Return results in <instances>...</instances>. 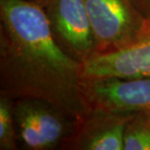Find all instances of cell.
I'll use <instances>...</instances> for the list:
<instances>
[{"mask_svg": "<svg viewBox=\"0 0 150 150\" xmlns=\"http://www.w3.org/2000/svg\"><path fill=\"white\" fill-rule=\"evenodd\" d=\"M150 76V18L139 41L120 52L94 57L83 64L84 79Z\"/></svg>", "mask_w": 150, "mask_h": 150, "instance_id": "52a82bcc", "label": "cell"}, {"mask_svg": "<svg viewBox=\"0 0 150 150\" xmlns=\"http://www.w3.org/2000/svg\"><path fill=\"white\" fill-rule=\"evenodd\" d=\"M18 142L28 150L59 149L73 129L74 118L40 98L15 100Z\"/></svg>", "mask_w": 150, "mask_h": 150, "instance_id": "3957f363", "label": "cell"}, {"mask_svg": "<svg viewBox=\"0 0 150 150\" xmlns=\"http://www.w3.org/2000/svg\"><path fill=\"white\" fill-rule=\"evenodd\" d=\"M134 114L89 109L74 119L62 150H124L126 126Z\"/></svg>", "mask_w": 150, "mask_h": 150, "instance_id": "8992f818", "label": "cell"}, {"mask_svg": "<svg viewBox=\"0 0 150 150\" xmlns=\"http://www.w3.org/2000/svg\"><path fill=\"white\" fill-rule=\"evenodd\" d=\"M132 1L143 15L150 18V0H132Z\"/></svg>", "mask_w": 150, "mask_h": 150, "instance_id": "30bf717a", "label": "cell"}, {"mask_svg": "<svg viewBox=\"0 0 150 150\" xmlns=\"http://www.w3.org/2000/svg\"><path fill=\"white\" fill-rule=\"evenodd\" d=\"M43 11L58 46L85 64L96 57V44L84 0H33Z\"/></svg>", "mask_w": 150, "mask_h": 150, "instance_id": "277c9868", "label": "cell"}, {"mask_svg": "<svg viewBox=\"0 0 150 150\" xmlns=\"http://www.w3.org/2000/svg\"><path fill=\"white\" fill-rule=\"evenodd\" d=\"M82 98L88 110L150 115V76L84 79Z\"/></svg>", "mask_w": 150, "mask_h": 150, "instance_id": "5b68a950", "label": "cell"}, {"mask_svg": "<svg viewBox=\"0 0 150 150\" xmlns=\"http://www.w3.org/2000/svg\"><path fill=\"white\" fill-rule=\"evenodd\" d=\"M124 150H150V115L137 113L126 126Z\"/></svg>", "mask_w": 150, "mask_h": 150, "instance_id": "ba28073f", "label": "cell"}, {"mask_svg": "<svg viewBox=\"0 0 150 150\" xmlns=\"http://www.w3.org/2000/svg\"><path fill=\"white\" fill-rule=\"evenodd\" d=\"M0 149H18L15 100L6 95H0Z\"/></svg>", "mask_w": 150, "mask_h": 150, "instance_id": "9c48e42d", "label": "cell"}, {"mask_svg": "<svg viewBox=\"0 0 150 150\" xmlns=\"http://www.w3.org/2000/svg\"><path fill=\"white\" fill-rule=\"evenodd\" d=\"M94 35L96 57L120 52L139 41L148 18L132 0H84Z\"/></svg>", "mask_w": 150, "mask_h": 150, "instance_id": "7a4b0ae2", "label": "cell"}, {"mask_svg": "<svg viewBox=\"0 0 150 150\" xmlns=\"http://www.w3.org/2000/svg\"><path fill=\"white\" fill-rule=\"evenodd\" d=\"M83 64L54 40L33 0H0V95L40 98L72 118L86 112Z\"/></svg>", "mask_w": 150, "mask_h": 150, "instance_id": "6da1fadb", "label": "cell"}]
</instances>
